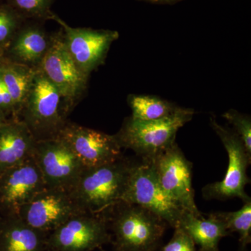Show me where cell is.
Instances as JSON below:
<instances>
[{
  "mask_svg": "<svg viewBox=\"0 0 251 251\" xmlns=\"http://www.w3.org/2000/svg\"><path fill=\"white\" fill-rule=\"evenodd\" d=\"M143 1H150L152 3H159V4H169V3L176 2L181 0H143Z\"/></svg>",
  "mask_w": 251,
  "mask_h": 251,
  "instance_id": "cell-27",
  "label": "cell"
},
{
  "mask_svg": "<svg viewBox=\"0 0 251 251\" xmlns=\"http://www.w3.org/2000/svg\"><path fill=\"white\" fill-rule=\"evenodd\" d=\"M38 68L59 91L69 115L85 92L89 76L77 68L69 54L62 31L50 36L49 49Z\"/></svg>",
  "mask_w": 251,
  "mask_h": 251,
  "instance_id": "cell-6",
  "label": "cell"
},
{
  "mask_svg": "<svg viewBox=\"0 0 251 251\" xmlns=\"http://www.w3.org/2000/svg\"><path fill=\"white\" fill-rule=\"evenodd\" d=\"M36 140L19 119L0 126V174L33 157Z\"/></svg>",
  "mask_w": 251,
  "mask_h": 251,
  "instance_id": "cell-15",
  "label": "cell"
},
{
  "mask_svg": "<svg viewBox=\"0 0 251 251\" xmlns=\"http://www.w3.org/2000/svg\"><path fill=\"white\" fill-rule=\"evenodd\" d=\"M0 175V202L13 215L48 188L33 157Z\"/></svg>",
  "mask_w": 251,
  "mask_h": 251,
  "instance_id": "cell-14",
  "label": "cell"
},
{
  "mask_svg": "<svg viewBox=\"0 0 251 251\" xmlns=\"http://www.w3.org/2000/svg\"><path fill=\"white\" fill-rule=\"evenodd\" d=\"M53 0H9L11 6L23 18L49 19Z\"/></svg>",
  "mask_w": 251,
  "mask_h": 251,
  "instance_id": "cell-23",
  "label": "cell"
},
{
  "mask_svg": "<svg viewBox=\"0 0 251 251\" xmlns=\"http://www.w3.org/2000/svg\"><path fill=\"white\" fill-rule=\"evenodd\" d=\"M223 117L233 126L234 132L242 140L248 154L251 156V117L234 110L225 112Z\"/></svg>",
  "mask_w": 251,
  "mask_h": 251,
  "instance_id": "cell-24",
  "label": "cell"
},
{
  "mask_svg": "<svg viewBox=\"0 0 251 251\" xmlns=\"http://www.w3.org/2000/svg\"><path fill=\"white\" fill-rule=\"evenodd\" d=\"M19 115L36 140L55 137L65 125L62 96L39 68Z\"/></svg>",
  "mask_w": 251,
  "mask_h": 251,
  "instance_id": "cell-3",
  "label": "cell"
},
{
  "mask_svg": "<svg viewBox=\"0 0 251 251\" xmlns=\"http://www.w3.org/2000/svg\"><path fill=\"white\" fill-rule=\"evenodd\" d=\"M120 204L122 207L114 216L112 222L117 251H156L168 224L143 206Z\"/></svg>",
  "mask_w": 251,
  "mask_h": 251,
  "instance_id": "cell-4",
  "label": "cell"
},
{
  "mask_svg": "<svg viewBox=\"0 0 251 251\" xmlns=\"http://www.w3.org/2000/svg\"><path fill=\"white\" fill-rule=\"evenodd\" d=\"M193 115L192 109L181 107L161 120L143 121L128 117L115 136L122 148L133 150L144 161H151L175 143L178 130Z\"/></svg>",
  "mask_w": 251,
  "mask_h": 251,
  "instance_id": "cell-2",
  "label": "cell"
},
{
  "mask_svg": "<svg viewBox=\"0 0 251 251\" xmlns=\"http://www.w3.org/2000/svg\"><path fill=\"white\" fill-rule=\"evenodd\" d=\"M224 221L227 231L237 232L242 250L251 242V201L244 202L239 210L234 212H216Z\"/></svg>",
  "mask_w": 251,
  "mask_h": 251,
  "instance_id": "cell-21",
  "label": "cell"
},
{
  "mask_svg": "<svg viewBox=\"0 0 251 251\" xmlns=\"http://www.w3.org/2000/svg\"><path fill=\"white\" fill-rule=\"evenodd\" d=\"M178 226L191 237L200 247V251H219L220 241L229 234L224 221L216 213L204 219L202 216L193 215L186 211Z\"/></svg>",
  "mask_w": 251,
  "mask_h": 251,
  "instance_id": "cell-17",
  "label": "cell"
},
{
  "mask_svg": "<svg viewBox=\"0 0 251 251\" xmlns=\"http://www.w3.org/2000/svg\"><path fill=\"white\" fill-rule=\"evenodd\" d=\"M50 36L39 26L21 27L1 57L36 69L47 52Z\"/></svg>",
  "mask_w": 251,
  "mask_h": 251,
  "instance_id": "cell-16",
  "label": "cell"
},
{
  "mask_svg": "<svg viewBox=\"0 0 251 251\" xmlns=\"http://www.w3.org/2000/svg\"><path fill=\"white\" fill-rule=\"evenodd\" d=\"M36 69L0 57V79L14 100L19 116L30 90Z\"/></svg>",
  "mask_w": 251,
  "mask_h": 251,
  "instance_id": "cell-19",
  "label": "cell"
},
{
  "mask_svg": "<svg viewBox=\"0 0 251 251\" xmlns=\"http://www.w3.org/2000/svg\"><path fill=\"white\" fill-rule=\"evenodd\" d=\"M44 232L33 228L17 215L7 223L0 239V251H44Z\"/></svg>",
  "mask_w": 251,
  "mask_h": 251,
  "instance_id": "cell-18",
  "label": "cell"
},
{
  "mask_svg": "<svg viewBox=\"0 0 251 251\" xmlns=\"http://www.w3.org/2000/svg\"><path fill=\"white\" fill-rule=\"evenodd\" d=\"M33 158L48 188L69 191L85 169L67 144L57 136L36 140Z\"/></svg>",
  "mask_w": 251,
  "mask_h": 251,
  "instance_id": "cell-9",
  "label": "cell"
},
{
  "mask_svg": "<svg viewBox=\"0 0 251 251\" xmlns=\"http://www.w3.org/2000/svg\"><path fill=\"white\" fill-rule=\"evenodd\" d=\"M133 166L121 158L85 169L69 194L84 212L99 215L121 204Z\"/></svg>",
  "mask_w": 251,
  "mask_h": 251,
  "instance_id": "cell-1",
  "label": "cell"
},
{
  "mask_svg": "<svg viewBox=\"0 0 251 251\" xmlns=\"http://www.w3.org/2000/svg\"><path fill=\"white\" fill-rule=\"evenodd\" d=\"M211 125L227 151L228 167L224 179L208 184L203 188V196L206 199L239 198L244 202L250 201L251 198L245 192V187L250 182L247 168L251 163V156L248 154L235 132L220 125L214 117L211 118Z\"/></svg>",
  "mask_w": 251,
  "mask_h": 251,
  "instance_id": "cell-7",
  "label": "cell"
},
{
  "mask_svg": "<svg viewBox=\"0 0 251 251\" xmlns=\"http://www.w3.org/2000/svg\"><path fill=\"white\" fill-rule=\"evenodd\" d=\"M128 105L131 117L143 121L161 120L173 115L181 107L156 96L130 95Z\"/></svg>",
  "mask_w": 251,
  "mask_h": 251,
  "instance_id": "cell-20",
  "label": "cell"
},
{
  "mask_svg": "<svg viewBox=\"0 0 251 251\" xmlns=\"http://www.w3.org/2000/svg\"><path fill=\"white\" fill-rule=\"evenodd\" d=\"M6 115H5L4 113H3L2 112L0 111V126H1L2 125L4 122L7 121L6 119Z\"/></svg>",
  "mask_w": 251,
  "mask_h": 251,
  "instance_id": "cell-28",
  "label": "cell"
},
{
  "mask_svg": "<svg viewBox=\"0 0 251 251\" xmlns=\"http://www.w3.org/2000/svg\"><path fill=\"white\" fill-rule=\"evenodd\" d=\"M105 220L82 213L52 231L48 245L56 251H92L110 241Z\"/></svg>",
  "mask_w": 251,
  "mask_h": 251,
  "instance_id": "cell-13",
  "label": "cell"
},
{
  "mask_svg": "<svg viewBox=\"0 0 251 251\" xmlns=\"http://www.w3.org/2000/svg\"><path fill=\"white\" fill-rule=\"evenodd\" d=\"M49 19L62 27L69 54L77 68L87 76L103 64L112 43L119 38L116 31L70 27L53 13Z\"/></svg>",
  "mask_w": 251,
  "mask_h": 251,
  "instance_id": "cell-10",
  "label": "cell"
},
{
  "mask_svg": "<svg viewBox=\"0 0 251 251\" xmlns=\"http://www.w3.org/2000/svg\"><path fill=\"white\" fill-rule=\"evenodd\" d=\"M159 184L168 196L186 212L202 216L195 202L193 164L176 143L150 161Z\"/></svg>",
  "mask_w": 251,
  "mask_h": 251,
  "instance_id": "cell-8",
  "label": "cell"
},
{
  "mask_svg": "<svg viewBox=\"0 0 251 251\" xmlns=\"http://www.w3.org/2000/svg\"><path fill=\"white\" fill-rule=\"evenodd\" d=\"M82 213L85 212L69 191L47 188L22 206L17 216L33 228L46 233Z\"/></svg>",
  "mask_w": 251,
  "mask_h": 251,
  "instance_id": "cell-12",
  "label": "cell"
},
{
  "mask_svg": "<svg viewBox=\"0 0 251 251\" xmlns=\"http://www.w3.org/2000/svg\"><path fill=\"white\" fill-rule=\"evenodd\" d=\"M122 203L146 208L174 228L186 212L162 188L151 162L144 160L133 165Z\"/></svg>",
  "mask_w": 251,
  "mask_h": 251,
  "instance_id": "cell-5",
  "label": "cell"
},
{
  "mask_svg": "<svg viewBox=\"0 0 251 251\" xmlns=\"http://www.w3.org/2000/svg\"><path fill=\"white\" fill-rule=\"evenodd\" d=\"M0 111L7 115H14L15 119H18L17 110L11 95L0 79Z\"/></svg>",
  "mask_w": 251,
  "mask_h": 251,
  "instance_id": "cell-26",
  "label": "cell"
},
{
  "mask_svg": "<svg viewBox=\"0 0 251 251\" xmlns=\"http://www.w3.org/2000/svg\"><path fill=\"white\" fill-rule=\"evenodd\" d=\"M23 20L9 4H0V57L21 27Z\"/></svg>",
  "mask_w": 251,
  "mask_h": 251,
  "instance_id": "cell-22",
  "label": "cell"
},
{
  "mask_svg": "<svg viewBox=\"0 0 251 251\" xmlns=\"http://www.w3.org/2000/svg\"><path fill=\"white\" fill-rule=\"evenodd\" d=\"M56 136L67 144L85 169L122 158V148L115 135L66 122Z\"/></svg>",
  "mask_w": 251,
  "mask_h": 251,
  "instance_id": "cell-11",
  "label": "cell"
},
{
  "mask_svg": "<svg viewBox=\"0 0 251 251\" xmlns=\"http://www.w3.org/2000/svg\"><path fill=\"white\" fill-rule=\"evenodd\" d=\"M162 251H196V244L181 227H175L174 234Z\"/></svg>",
  "mask_w": 251,
  "mask_h": 251,
  "instance_id": "cell-25",
  "label": "cell"
}]
</instances>
